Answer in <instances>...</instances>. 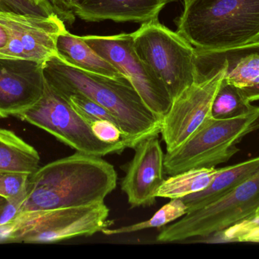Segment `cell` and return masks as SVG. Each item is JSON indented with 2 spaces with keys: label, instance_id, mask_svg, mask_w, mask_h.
<instances>
[{
  "label": "cell",
  "instance_id": "6da1fadb",
  "mask_svg": "<svg viewBox=\"0 0 259 259\" xmlns=\"http://www.w3.org/2000/svg\"><path fill=\"white\" fill-rule=\"evenodd\" d=\"M117 180L113 165L102 157L77 152L29 176L17 214L102 203Z\"/></svg>",
  "mask_w": 259,
  "mask_h": 259
},
{
  "label": "cell",
  "instance_id": "7a4b0ae2",
  "mask_svg": "<svg viewBox=\"0 0 259 259\" xmlns=\"http://www.w3.org/2000/svg\"><path fill=\"white\" fill-rule=\"evenodd\" d=\"M46 82L61 95L80 94L107 109L122 131L126 147L161 133V118L143 101L126 78L115 79L84 71L54 56L44 64Z\"/></svg>",
  "mask_w": 259,
  "mask_h": 259
},
{
  "label": "cell",
  "instance_id": "3957f363",
  "mask_svg": "<svg viewBox=\"0 0 259 259\" xmlns=\"http://www.w3.org/2000/svg\"><path fill=\"white\" fill-rule=\"evenodd\" d=\"M177 32L198 53L219 51L259 38V0H187Z\"/></svg>",
  "mask_w": 259,
  "mask_h": 259
},
{
  "label": "cell",
  "instance_id": "277c9868",
  "mask_svg": "<svg viewBox=\"0 0 259 259\" xmlns=\"http://www.w3.org/2000/svg\"><path fill=\"white\" fill-rule=\"evenodd\" d=\"M259 129V106L231 118L211 117L184 144L164 155L168 176L192 169L212 168L228 162L240 151L237 144Z\"/></svg>",
  "mask_w": 259,
  "mask_h": 259
},
{
  "label": "cell",
  "instance_id": "5b68a950",
  "mask_svg": "<svg viewBox=\"0 0 259 259\" xmlns=\"http://www.w3.org/2000/svg\"><path fill=\"white\" fill-rule=\"evenodd\" d=\"M105 202L17 214L0 227V243H55L91 237L109 228Z\"/></svg>",
  "mask_w": 259,
  "mask_h": 259
},
{
  "label": "cell",
  "instance_id": "8992f818",
  "mask_svg": "<svg viewBox=\"0 0 259 259\" xmlns=\"http://www.w3.org/2000/svg\"><path fill=\"white\" fill-rule=\"evenodd\" d=\"M131 34L137 54L162 82L172 100L197 81L196 49L158 18L142 23Z\"/></svg>",
  "mask_w": 259,
  "mask_h": 259
},
{
  "label": "cell",
  "instance_id": "52a82bcc",
  "mask_svg": "<svg viewBox=\"0 0 259 259\" xmlns=\"http://www.w3.org/2000/svg\"><path fill=\"white\" fill-rule=\"evenodd\" d=\"M259 208V170L211 203L187 213L157 236L160 243L203 239L246 220Z\"/></svg>",
  "mask_w": 259,
  "mask_h": 259
},
{
  "label": "cell",
  "instance_id": "ba28073f",
  "mask_svg": "<svg viewBox=\"0 0 259 259\" xmlns=\"http://www.w3.org/2000/svg\"><path fill=\"white\" fill-rule=\"evenodd\" d=\"M16 118L44 129L64 144L87 155L103 157L121 153L127 149L123 141L106 143L99 140L90 125L47 82L40 99Z\"/></svg>",
  "mask_w": 259,
  "mask_h": 259
},
{
  "label": "cell",
  "instance_id": "9c48e42d",
  "mask_svg": "<svg viewBox=\"0 0 259 259\" xmlns=\"http://www.w3.org/2000/svg\"><path fill=\"white\" fill-rule=\"evenodd\" d=\"M82 39L131 82L146 106L162 120L171 105L168 91L134 48L131 33L88 35Z\"/></svg>",
  "mask_w": 259,
  "mask_h": 259
},
{
  "label": "cell",
  "instance_id": "30bf717a",
  "mask_svg": "<svg viewBox=\"0 0 259 259\" xmlns=\"http://www.w3.org/2000/svg\"><path fill=\"white\" fill-rule=\"evenodd\" d=\"M225 75L223 68L199 76L172 100L161 120V134L167 152L184 144L211 115V108Z\"/></svg>",
  "mask_w": 259,
  "mask_h": 259
},
{
  "label": "cell",
  "instance_id": "8fae6325",
  "mask_svg": "<svg viewBox=\"0 0 259 259\" xmlns=\"http://www.w3.org/2000/svg\"><path fill=\"white\" fill-rule=\"evenodd\" d=\"M0 22L6 26L9 36V44L0 52V58L41 63L56 56L58 36L66 30L65 22L58 16L0 12Z\"/></svg>",
  "mask_w": 259,
  "mask_h": 259
},
{
  "label": "cell",
  "instance_id": "7c38bea8",
  "mask_svg": "<svg viewBox=\"0 0 259 259\" xmlns=\"http://www.w3.org/2000/svg\"><path fill=\"white\" fill-rule=\"evenodd\" d=\"M44 64L0 58V120L18 117L40 99L46 85Z\"/></svg>",
  "mask_w": 259,
  "mask_h": 259
},
{
  "label": "cell",
  "instance_id": "4fadbf2b",
  "mask_svg": "<svg viewBox=\"0 0 259 259\" xmlns=\"http://www.w3.org/2000/svg\"><path fill=\"white\" fill-rule=\"evenodd\" d=\"M196 53L198 77L223 68L224 79L248 101L259 100V38L226 50Z\"/></svg>",
  "mask_w": 259,
  "mask_h": 259
},
{
  "label": "cell",
  "instance_id": "5bb4252c",
  "mask_svg": "<svg viewBox=\"0 0 259 259\" xmlns=\"http://www.w3.org/2000/svg\"><path fill=\"white\" fill-rule=\"evenodd\" d=\"M134 149L121 189L131 208L151 206L156 202L158 189L164 181V155L158 136L143 140Z\"/></svg>",
  "mask_w": 259,
  "mask_h": 259
},
{
  "label": "cell",
  "instance_id": "9a60e30c",
  "mask_svg": "<svg viewBox=\"0 0 259 259\" xmlns=\"http://www.w3.org/2000/svg\"><path fill=\"white\" fill-rule=\"evenodd\" d=\"M166 0H83L75 16L86 21L144 23L158 18Z\"/></svg>",
  "mask_w": 259,
  "mask_h": 259
},
{
  "label": "cell",
  "instance_id": "2e32d148",
  "mask_svg": "<svg viewBox=\"0 0 259 259\" xmlns=\"http://www.w3.org/2000/svg\"><path fill=\"white\" fill-rule=\"evenodd\" d=\"M259 170V156L219 168L211 183L205 190L182 198L187 213L196 211L226 195Z\"/></svg>",
  "mask_w": 259,
  "mask_h": 259
},
{
  "label": "cell",
  "instance_id": "e0dca14e",
  "mask_svg": "<svg viewBox=\"0 0 259 259\" xmlns=\"http://www.w3.org/2000/svg\"><path fill=\"white\" fill-rule=\"evenodd\" d=\"M56 56L84 71L115 79L125 78L112 64L96 53L81 36L69 33L67 29L58 36Z\"/></svg>",
  "mask_w": 259,
  "mask_h": 259
},
{
  "label": "cell",
  "instance_id": "ac0fdd59",
  "mask_svg": "<svg viewBox=\"0 0 259 259\" xmlns=\"http://www.w3.org/2000/svg\"><path fill=\"white\" fill-rule=\"evenodd\" d=\"M37 151L9 129L0 128V173L33 174L39 168Z\"/></svg>",
  "mask_w": 259,
  "mask_h": 259
},
{
  "label": "cell",
  "instance_id": "d6986e66",
  "mask_svg": "<svg viewBox=\"0 0 259 259\" xmlns=\"http://www.w3.org/2000/svg\"><path fill=\"white\" fill-rule=\"evenodd\" d=\"M219 168L192 169L164 179L157 193V198L182 199L206 189L212 182Z\"/></svg>",
  "mask_w": 259,
  "mask_h": 259
},
{
  "label": "cell",
  "instance_id": "ffe728a7",
  "mask_svg": "<svg viewBox=\"0 0 259 259\" xmlns=\"http://www.w3.org/2000/svg\"><path fill=\"white\" fill-rule=\"evenodd\" d=\"M255 107L223 78L213 101L211 115L214 118H231L250 112Z\"/></svg>",
  "mask_w": 259,
  "mask_h": 259
},
{
  "label": "cell",
  "instance_id": "44dd1931",
  "mask_svg": "<svg viewBox=\"0 0 259 259\" xmlns=\"http://www.w3.org/2000/svg\"><path fill=\"white\" fill-rule=\"evenodd\" d=\"M187 214V208L182 199H170L168 203L161 207L149 220L115 229L107 228L103 230L102 233L107 236L121 235L138 232L149 228H162L181 218Z\"/></svg>",
  "mask_w": 259,
  "mask_h": 259
},
{
  "label": "cell",
  "instance_id": "7402d4cb",
  "mask_svg": "<svg viewBox=\"0 0 259 259\" xmlns=\"http://www.w3.org/2000/svg\"><path fill=\"white\" fill-rule=\"evenodd\" d=\"M201 240L212 243H259V208L246 220Z\"/></svg>",
  "mask_w": 259,
  "mask_h": 259
},
{
  "label": "cell",
  "instance_id": "603a6c76",
  "mask_svg": "<svg viewBox=\"0 0 259 259\" xmlns=\"http://www.w3.org/2000/svg\"><path fill=\"white\" fill-rule=\"evenodd\" d=\"M64 97L88 124L91 125L96 120H107L118 126L115 117L107 109L86 96L80 94H71Z\"/></svg>",
  "mask_w": 259,
  "mask_h": 259
},
{
  "label": "cell",
  "instance_id": "cb8c5ba5",
  "mask_svg": "<svg viewBox=\"0 0 259 259\" xmlns=\"http://www.w3.org/2000/svg\"><path fill=\"white\" fill-rule=\"evenodd\" d=\"M0 12L27 14L48 18L57 16L46 0H0Z\"/></svg>",
  "mask_w": 259,
  "mask_h": 259
},
{
  "label": "cell",
  "instance_id": "d4e9b609",
  "mask_svg": "<svg viewBox=\"0 0 259 259\" xmlns=\"http://www.w3.org/2000/svg\"><path fill=\"white\" fill-rule=\"evenodd\" d=\"M28 175L16 173H0V196L16 199L25 194Z\"/></svg>",
  "mask_w": 259,
  "mask_h": 259
},
{
  "label": "cell",
  "instance_id": "484cf974",
  "mask_svg": "<svg viewBox=\"0 0 259 259\" xmlns=\"http://www.w3.org/2000/svg\"><path fill=\"white\" fill-rule=\"evenodd\" d=\"M90 126L94 135L103 142L117 143L123 141L122 131L118 125L110 120H96Z\"/></svg>",
  "mask_w": 259,
  "mask_h": 259
},
{
  "label": "cell",
  "instance_id": "4316f807",
  "mask_svg": "<svg viewBox=\"0 0 259 259\" xmlns=\"http://www.w3.org/2000/svg\"><path fill=\"white\" fill-rule=\"evenodd\" d=\"M56 15L64 22L72 24L75 21L76 9L83 0H46Z\"/></svg>",
  "mask_w": 259,
  "mask_h": 259
},
{
  "label": "cell",
  "instance_id": "83f0119b",
  "mask_svg": "<svg viewBox=\"0 0 259 259\" xmlns=\"http://www.w3.org/2000/svg\"><path fill=\"white\" fill-rule=\"evenodd\" d=\"M24 196L16 199H7L0 196V227L10 222L18 214Z\"/></svg>",
  "mask_w": 259,
  "mask_h": 259
},
{
  "label": "cell",
  "instance_id": "f1b7e54d",
  "mask_svg": "<svg viewBox=\"0 0 259 259\" xmlns=\"http://www.w3.org/2000/svg\"><path fill=\"white\" fill-rule=\"evenodd\" d=\"M9 40V32L6 26L3 25V23L0 22V52L7 47Z\"/></svg>",
  "mask_w": 259,
  "mask_h": 259
},
{
  "label": "cell",
  "instance_id": "f546056e",
  "mask_svg": "<svg viewBox=\"0 0 259 259\" xmlns=\"http://www.w3.org/2000/svg\"><path fill=\"white\" fill-rule=\"evenodd\" d=\"M166 1H167V3H168V2L171 1V0H166ZM185 1H187V0H184V2Z\"/></svg>",
  "mask_w": 259,
  "mask_h": 259
}]
</instances>
